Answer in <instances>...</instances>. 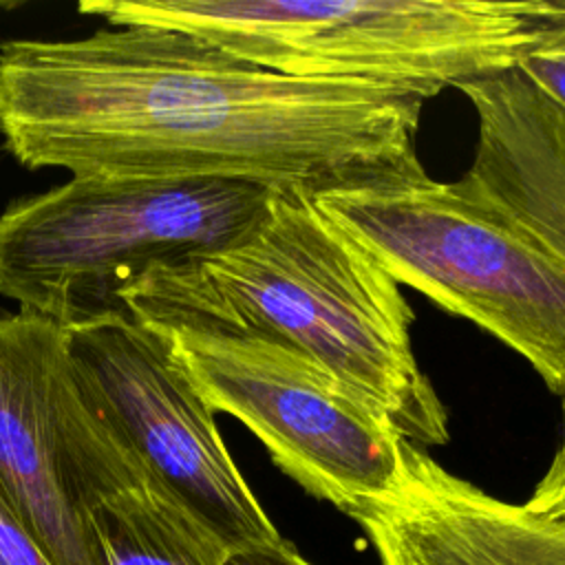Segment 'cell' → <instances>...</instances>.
I'll use <instances>...</instances> for the list:
<instances>
[{"mask_svg":"<svg viewBox=\"0 0 565 565\" xmlns=\"http://www.w3.org/2000/svg\"><path fill=\"white\" fill-rule=\"evenodd\" d=\"M413 88L267 71L183 31L108 24L0 44V137L71 177L238 179L329 192L426 177Z\"/></svg>","mask_w":565,"mask_h":565,"instance_id":"cell-1","label":"cell"},{"mask_svg":"<svg viewBox=\"0 0 565 565\" xmlns=\"http://www.w3.org/2000/svg\"><path fill=\"white\" fill-rule=\"evenodd\" d=\"M66 353L150 479L227 552L282 541L234 463L216 413L154 329L106 311L66 329Z\"/></svg>","mask_w":565,"mask_h":565,"instance_id":"cell-7","label":"cell"},{"mask_svg":"<svg viewBox=\"0 0 565 565\" xmlns=\"http://www.w3.org/2000/svg\"><path fill=\"white\" fill-rule=\"evenodd\" d=\"M556 4H558V9L565 13V2H556Z\"/></svg>","mask_w":565,"mask_h":565,"instance_id":"cell-16","label":"cell"},{"mask_svg":"<svg viewBox=\"0 0 565 565\" xmlns=\"http://www.w3.org/2000/svg\"><path fill=\"white\" fill-rule=\"evenodd\" d=\"M534 88L565 110V13L552 2V13L539 42L514 66Z\"/></svg>","mask_w":565,"mask_h":565,"instance_id":"cell-12","label":"cell"},{"mask_svg":"<svg viewBox=\"0 0 565 565\" xmlns=\"http://www.w3.org/2000/svg\"><path fill=\"white\" fill-rule=\"evenodd\" d=\"M132 316H192L271 335L373 402L419 448L448 441V413L417 364L399 285L302 192H274L238 245L154 269L121 296Z\"/></svg>","mask_w":565,"mask_h":565,"instance_id":"cell-2","label":"cell"},{"mask_svg":"<svg viewBox=\"0 0 565 565\" xmlns=\"http://www.w3.org/2000/svg\"><path fill=\"white\" fill-rule=\"evenodd\" d=\"M154 329L214 413L236 417L316 499L349 512L397 479L391 419L302 351L232 322L135 316Z\"/></svg>","mask_w":565,"mask_h":565,"instance_id":"cell-6","label":"cell"},{"mask_svg":"<svg viewBox=\"0 0 565 565\" xmlns=\"http://www.w3.org/2000/svg\"><path fill=\"white\" fill-rule=\"evenodd\" d=\"M274 190L238 179L71 177L0 214V296L68 329L154 269L243 243Z\"/></svg>","mask_w":565,"mask_h":565,"instance_id":"cell-4","label":"cell"},{"mask_svg":"<svg viewBox=\"0 0 565 565\" xmlns=\"http://www.w3.org/2000/svg\"><path fill=\"white\" fill-rule=\"evenodd\" d=\"M0 565H51L18 519L0 483Z\"/></svg>","mask_w":565,"mask_h":565,"instance_id":"cell-13","label":"cell"},{"mask_svg":"<svg viewBox=\"0 0 565 565\" xmlns=\"http://www.w3.org/2000/svg\"><path fill=\"white\" fill-rule=\"evenodd\" d=\"M77 11L183 31L267 71L406 86L428 99L514 68L539 42L552 2L84 0Z\"/></svg>","mask_w":565,"mask_h":565,"instance_id":"cell-3","label":"cell"},{"mask_svg":"<svg viewBox=\"0 0 565 565\" xmlns=\"http://www.w3.org/2000/svg\"><path fill=\"white\" fill-rule=\"evenodd\" d=\"M97 565H223L227 550L148 472L84 505Z\"/></svg>","mask_w":565,"mask_h":565,"instance_id":"cell-11","label":"cell"},{"mask_svg":"<svg viewBox=\"0 0 565 565\" xmlns=\"http://www.w3.org/2000/svg\"><path fill=\"white\" fill-rule=\"evenodd\" d=\"M223 565H311L285 539L271 545L227 552Z\"/></svg>","mask_w":565,"mask_h":565,"instance_id":"cell-15","label":"cell"},{"mask_svg":"<svg viewBox=\"0 0 565 565\" xmlns=\"http://www.w3.org/2000/svg\"><path fill=\"white\" fill-rule=\"evenodd\" d=\"M477 113V152L459 183L565 263V110L516 68L457 84Z\"/></svg>","mask_w":565,"mask_h":565,"instance_id":"cell-10","label":"cell"},{"mask_svg":"<svg viewBox=\"0 0 565 565\" xmlns=\"http://www.w3.org/2000/svg\"><path fill=\"white\" fill-rule=\"evenodd\" d=\"M380 565H565V527L501 501L402 441L395 483L347 512Z\"/></svg>","mask_w":565,"mask_h":565,"instance_id":"cell-8","label":"cell"},{"mask_svg":"<svg viewBox=\"0 0 565 565\" xmlns=\"http://www.w3.org/2000/svg\"><path fill=\"white\" fill-rule=\"evenodd\" d=\"M64 335L42 316L0 311V483L51 565H97L53 402Z\"/></svg>","mask_w":565,"mask_h":565,"instance_id":"cell-9","label":"cell"},{"mask_svg":"<svg viewBox=\"0 0 565 565\" xmlns=\"http://www.w3.org/2000/svg\"><path fill=\"white\" fill-rule=\"evenodd\" d=\"M313 201L397 285L479 324L565 395V263L519 223L428 174Z\"/></svg>","mask_w":565,"mask_h":565,"instance_id":"cell-5","label":"cell"},{"mask_svg":"<svg viewBox=\"0 0 565 565\" xmlns=\"http://www.w3.org/2000/svg\"><path fill=\"white\" fill-rule=\"evenodd\" d=\"M525 508L565 527V439L536 483L532 497L525 501Z\"/></svg>","mask_w":565,"mask_h":565,"instance_id":"cell-14","label":"cell"}]
</instances>
